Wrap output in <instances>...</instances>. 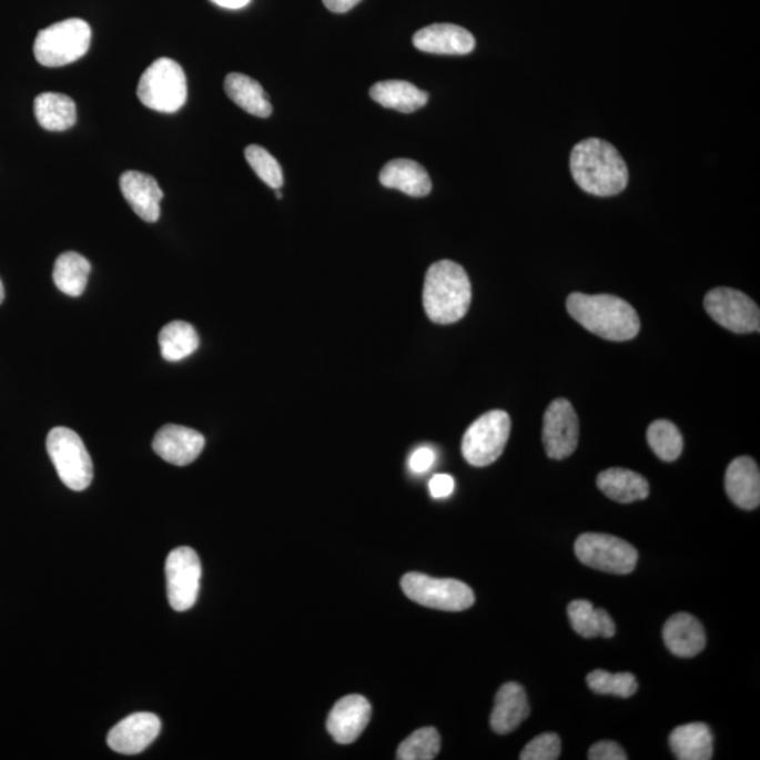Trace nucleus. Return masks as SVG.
<instances>
[{"label":"nucleus","mask_w":760,"mask_h":760,"mask_svg":"<svg viewBox=\"0 0 760 760\" xmlns=\"http://www.w3.org/2000/svg\"><path fill=\"white\" fill-rule=\"evenodd\" d=\"M570 171L580 189L600 197L618 195L630 180L620 152L600 139H587L575 145L570 154Z\"/></svg>","instance_id":"f257e3e1"},{"label":"nucleus","mask_w":760,"mask_h":760,"mask_svg":"<svg viewBox=\"0 0 760 760\" xmlns=\"http://www.w3.org/2000/svg\"><path fill=\"white\" fill-rule=\"evenodd\" d=\"M566 308L581 326L608 341L636 338L641 328L636 308L617 296L572 293Z\"/></svg>","instance_id":"f03ea898"},{"label":"nucleus","mask_w":760,"mask_h":760,"mask_svg":"<svg viewBox=\"0 0 760 760\" xmlns=\"http://www.w3.org/2000/svg\"><path fill=\"white\" fill-rule=\"evenodd\" d=\"M472 285L468 274L456 262H435L424 281L423 304L435 324H454L466 316L470 307Z\"/></svg>","instance_id":"7ed1b4c3"},{"label":"nucleus","mask_w":760,"mask_h":760,"mask_svg":"<svg viewBox=\"0 0 760 760\" xmlns=\"http://www.w3.org/2000/svg\"><path fill=\"white\" fill-rule=\"evenodd\" d=\"M91 39L92 31L85 20L68 19L51 24L37 34L36 60L50 68L72 64L87 54Z\"/></svg>","instance_id":"20e7f679"},{"label":"nucleus","mask_w":760,"mask_h":760,"mask_svg":"<svg viewBox=\"0 0 760 760\" xmlns=\"http://www.w3.org/2000/svg\"><path fill=\"white\" fill-rule=\"evenodd\" d=\"M138 97L144 107L160 113H175L188 99L185 71L171 59H160L141 77Z\"/></svg>","instance_id":"39448f33"},{"label":"nucleus","mask_w":760,"mask_h":760,"mask_svg":"<svg viewBox=\"0 0 760 760\" xmlns=\"http://www.w3.org/2000/svg\"><path fill=\"white\" fill-rule=\"evenodd\" d=\"M47 450L62 484L75 492L88 489L93 479V464L80 435L65 427L52 428L47 437Z\"/></svg>","instance_id":"423d86ee"},{"label":"nucleus","mask_w":760,"mask_h":760,"mask_svg":"<svg viewBox=\"0 0 760 760\" xmlns=\"http://www.w3.org/2000/svg\"><path fill=\"white\" fill-rule=\"evenodd\" d=\"M402 590L408 599L435 610L464 611L475 602L474 590L464 581L437 579L424 574L403 576Z\"/></svg>","instance_id":"0eeeda50"},{"label":"nucleus","mask_w":760,"mask_h":760,"mask_svg":"<svg viewBox=\"0 0 760 760\" xmlns=\"http://www.w3.org/2000/svg\"><path fill=\"white\" fill-rule=\"evenodd\" d=\"M511 422L506 412L493 411L470 424L463 439V455L472 466L492 465L500 458L510 437Z\"/></svg>","instance_id":"6e6552de"},{"label":"nucleus","mask_w":760,"mask_h":760,"mask_svg":"<svg viewBox=\"0 0 760 760\" xmlns=\"http://www.w3.org/2000/svg\"><path fill=\"white\" fill-rule=\"evenodd\" d=\"M575 554L589 568L615 575L631 574L638 563V550L631 544L608 534H584L575 543Z\"/></svg>","instance_id":"1a4fd4ad"},{"label":"nucleus","mask_w":760,"mask_h":760,"mask_svg":"<svg viewBox=\"0 0 760 760\" xmlns=\"http://www.w3.org/2000/svg\"><path fill=\"white\" fill-rule=\"evenodd\" d=\"M705 307L716 323L732 333H759V307L746 293L730 287H716L707 293Z\"/></svg>","instance_id":"9d476101"},{"label":"nucleus","mask_w":760,"mask_h":760,"mask_svg":"<svg viewBox=\"0 0 760 760\" xmlns=\"http://www.w3.org/2000/svg\"><path fill=\"white\" fill-rule=\"evenodd\" d=\"M168 600L175 611L195 606L201 590L202 565L195 550L181 547L172 550L165 565Z\"/></svg>","instance_id":"9b49d317"},{"label":"nucleus","mask_w":760,"mask_h":760,"mask_svg":"<svg viewBox=\"0 0 760 760\" xmlns=\"http://www.w3.org/2000/svg\"><path fill=\"white\" fill-rule=\"evenodd\" d=\"M543 443L550 459L563 460L575 453L579 443V418L565 398L550 403L544 414Z\"/></svg>","instance_id":"f8f14e48"},{"label":"nucleus","mask_w":760,"mask_h":760,"mask_svg":"<svg viewBox=\"0 0 760 760\" xmlns=\"http://www.w3.org/2000/svg\"><path fill=\"white\" fill-rule=\"evenodd\" d=\"M161 732V720L151 712H135L125 717L109 732L108 743L114 752L138 754L155 741Z\"/></svg>","instance_id":"ddd939ff"},{"label":"nucleus","mask_w":760,"mask_h":760,"mask_svg":"<svg viewBox=\"0 0 760 760\" xmlns=\"http://www.w3.org/2000/svg\"><path fill=\"white\" fill-rule=\"evenodd\" d=\"M369 701L363 696L351 695L333 707L327 718V731L335 742L348 746L361 737L371 721Z\"/></svg>","instance_id":"4468645a"},{"label":"nucleus","mask_w":760,"mask_h":760,"mask_svg":"<svg viewBox=\"0 0 760 760\" xmlns=\"http://www.w3.org/2000/svg\"><path fill=\"white\" fill-rule=\"evenodd\" d=\"M417 50L438 55H466L475 50L476 40L460 26L438 23L418 30L413 37Z\"/></svg>","instance_id":"2eb2a0df"},{"label":"nucleus","mask_w":760,"mask_h":760,"mask_svg":"<svg viewBox=\"0 0 760 760\" xmlns=\"http://www.w3.org/2000/svg\"><path fill=\"white\" fill-rule=\"evenodd\" d=\"M152 448L166 463L186 466L202 454L204 437L196 429L166 424L155 434Z\"/></svg>","instance_id":"dca6fc26"},{"label":"nucleus","mask_w":760,"mask_h":760,"mask_svg":"<svg viewBox=\"0 0 760 760\" xmlns=\"http://www.w3.org/2000/svg\"><path fill=\"white\" fill-rule=\"evenodd\" d=\"M120 189L125 201L140 219L146 223L159 222L164 192L155 178L143 172L128 171L120 178Z\"/></svg>","instance_id":"f3484780"},{"label":"nucleus","mask_w":760,"mask_h":760,"mask_svg":"<svg viewBox=\"0 0 760 760\" xmlns=\"http://www.w3.org/2000/svg\"><path fill=\"white\" fill-rule=\"evenodd\" d=\"M726 490L733 505L753 510L760 503L759 466L749 456L733 459L726 474Z\"/></svg>","instance_id":"a211bd4d"},{"label":"nucleus","mask_w":760,"mask_h":760,"mask_svg":"<svg viewBox=\"0 0 760 760\" xmlns=\"http://www.w3.org/2000/svg\"><path fill=\"white\" fill-rule=\"evenodd\" d=\"M663 641L670 652L680 658H693L706 648L705 627L688 612H678L663 626Z\"/></svg>","instance_id":"6ab92c4d"},{"label":"nucleus","mask_w":760,"mask_h":760,"mask_svg":"<svg viewBox=\"0 0 760 760\" xmlns=\"http://www.w3.org/2000/svg\"><path fill=\"white\" fill-rule=\"evenodd\" d=\"M526 691L520 685L506 683L497 691L490 716L492 730L500 736L516 731L529 716Z\"/></svg>","instance_id":"aec40b11"},{"label":"nucleus","mask_w":760,"mask_h":760,"mask_svg":"<svg viewBox=\"0 0 760 760\" xmlns=\"http://www.w3.org/2000/svg\"><path fill=\"white\" fill-rule=\"evenodd\" d=\"M379 181L385 188L397 189L413 197L427 196L433 189L428 172L418 162L412 160L387 162L381 171Z\"/></svg>","instance_id":"412c9836"},{"label":"nucleus","mask_w":760,"mask_h":760,"mask_svg":"<svg viewBox=\"0 0 760 760\" xmlns=\"http://www.w3.org/2000/svg\"><path fill=\"white\" fill-rule=\"evenodd\" d=\"M596 482L597 487L608 499L622 503V505L647 499L649 495L648 480L634 470L622 468L602 470Z\"/></svg>","instance_id":"4be33fe9"},{"label":"nucleus","mask_w":760,"mask_h":760,"mask_svg":"<svg viewBox=\"0 0 760 760\" xmlns=\"http://www.w3.org/2000/svg\"><path fill=\"white\" fill-rule=\"evenodd\" d=\"M669 746L676 759L710 760L712 758V733L702 722L675 728L669 737Z\"/></svg>","instance_id":"5701e85b"},{"label":"nucleus","mask_w":760,"mask_h":760,"mask_svg":"<svg viewBox=\"0 0 760 760\" xmlns=\"http://www.w3.org/2000/svg\"><path fill=\"white\" fill-rule=\"evenodd\" d=\"M371 98L381 107L397 110L402 113H413L426 107L428 93L420 91L413 83L406 81L377 82L371 88Z\"/></svg>","instance_id":"b1692460"},{"label":"nucleus","mask_w":760,"mask_h":760,"mask_svg":"<svg viewBox=\"0 0 760 760\" xmlns=\"http://www.w3.org/2000/svg\"><path fill=\"white\" fill-rule=\"evenodd\" d=\"M224 89L227 97L246 113L262 119L271 116L272 104L264 89L253 78L239 72L229 73Z\"/></svg>","instance_id":"393cba45"},{"label":"nucleus","mask_w":760,"mask_h":760,"mask_svg":"<svg viewBox=\"0 0 760 760\" xmlns=\"http://www.w3.org/2000/svg\"><path fill=\"white\" fill-rule=\"evenodd\" d=\"M37 122L44 130L65 131L77 123V104L62 93H41L34 101Z\"/></svg>","instance_id":"a878e982"},{"label":"nucleus","mask_w":760,"mask_h":760,"mask_svg":"<svg viewBox=\"0 0 760 760\" xmlns=\"http://www.w3.org/2000/svg\"><path fill=\"white\" fill-rule=\"evenodd\" d=\"M570 626L584 638H612L616 624L602 608H595L590 601L575 600L568 606Z\"/></svg>","instance_id":"bb28decb"},{"label":"nucleus","mask_w":760,"mask_h":760,"mask_svg":"<svg viewBox=\"0 0 760 760\" xmlns=\"http://www.w3.org/2000/svg\"><path fill=\"white\" fill-rule=\"evenodd\" d=\"M91 264L78 253H64L59 256L54 265L55 286L68 296H81L87 290Z\"/></svg>","instance_id":"cd10ccee"},{"label":"nucleus","mask_w":760,"mask_h":760,"mask_svg":"<svg viewBox=\"0 0 760 760\" xmlns=\"http://www.w3.org/2000/svg\"><path fill=\"white\" fill-rule=\"evenodd\" d=\"M160 347L162 358L170 363H178L196 353L199 348V335L195 327L186 322H172L166 324L160 333Z\"/></svg>","instance_id":"c85d7f7f"},{"label":"nucleus","mask_w":760,"mask_h":760,"mask_svg":"<svg viewBox=\"0 0 760 760\" xmlns=\"http://www.w3.org/2000/svg\"><path fill=\"white\" fill-rule=\"evenodd\" d=\"M649 447L665 463H673L683 453V437L679 428L668 420H657L648 428Z\"/></svg>","instance_id":"c756f323"},{"label":"nucleus","mask_w":760,"mask_h":760,"mask_svg":"<svg viewBox=\"0 0 760 760\" xmlns=\"http://www.w3.org/2000/svg\"><path fill=\"white\" fill-rule=\"evenodd\" d=\"M442 749V737L435 728L426 727L414 731L397 749L401 760H432L437 758Z\"/></svg>","instance_id":"7c9ffc66"},{"label":"nucleus","mask_w":760,"mask_h":760,"mask_svg":"<svg viewBox=\"0 0 760 760\" xmlns=\"http://www.w3.org/2000/svg\"><path fill=\"white\" fill-rule=\"evenodd\" d=\"M589 688L597 695L617 696L628 699L637 693L638 681L632 673H610L606 670H595L586 678Z\"/></svg>","instance_id":"2f4dec72"},{"label":"nucleus","mask_w":760,"mask_h":760,"mask_svg":"<svg viewBox=\"0 0 760 760\" xmlns=\"http://www.w3.org/2000/svg\"><path fill=\"white\" fill-rule=\"evenodd\" d=\"M245 159L253 168L262 182L272 189H281L283 185V172L274 156L260 145H250L245 149Z\"/></svg>","instance_id":"473e14b6"},{"label":"nucleus","mask_w":760,"mask_h":760,"mask_svg":"<svg viewBox=\"0 0 760 760\" xmlns=\"http://www.w3.org/2000/svg\"><path fill=\"white\" fill-rule=\"evenodd\" d=\"M563 751L560 738L555 732H545L528 742L520 754L521 760H555Z\"/></svg>","instance_id":"72a5a7b5"},{"label":"nucleus","mask_w":760,"mask_h":760,"mask_svg":"<svg viewBox=\"0 0 760 760\" xmlns=\"http://www.w3.org/2000/svg\"><path fill=\"white\" fill-rule=\"evenodd\" d=\"M590 760H627V753L617 742L601 741L595 743L589 751Z\"/></svg>","instance_id":"f704fd0d"},{"label":"nucleus","mask_w":760,"mask_h":760,"mask_svg":"<svg viewBox=\"0 0 760 760\" xmlns=\"http://www.w3.org/2000/svg\"><path fill=\"white\" fill-rule=\"evenodd\" d=\"M455 487V482L453 476L449 475H435L432 480H429V493L434 499H444L453 495Z\"/></svg>","instance_id":"c9c22d12"},{"label":"nucleus","mask_w":760,"mask_h":760,"mask_svg":"<svg viewBox=\"0 0 760 760\" xmlns=\"http://www.w3.org/2000/svg\"><path fill=\"white\" fill-rule=\"evenodd\" d=\"M435 463V453L432 448L423 447L418 448L416 453H413L411 458V468L416 474H423L427 472Z\"/></svg>","instance_id":"e433bc0d"},{"label":"nucleus","mask_w":760,"mask_h":760,"mask_svg":"<svg viewBox=\"0 0 760 760\" xmlns=\"http://www.w3.org/2000/svg\"><path fill=\"white\" fill-rule=\"evenodd\" d=\"M359 2L361 0H323L324 7L333 13H347Z\"/></svg>","instance_id":"4c0bfd02"},{"label":"nucleus","mask_w":760,"mask_h":760,"mask_svg":"<svg viewBox=\"0 0 760 760\" xmlns=\"http://www.w3.org/2000/svg\"><path fill=\"white\" fill-rule=\"evenodd\" d=\"M212 2L224 9H241L245 8L251 0H212Z\"/></svg>","instance_id":"58836bf2"},{"label":"nucleus","mask_w":760,"mask_h":760,"mask_svg":"<svg viewBox=\"0 0 760 760\" xmlns=\"http://www.w3.org/2000/svg\"><path fill=\"white\" fill-rule=\"evenodd\" d=\"M4 301V287L2 281H0V304Z\"/></svg>","instance_id":"ea45409f"},{"label":"nucleus","mask_w":760,"mask_h":760,"mask_svg":"<svg viewBox=\"0 0 760 760\" xmlns=\"http://www.w3.org/2000/svg\"><path fill=\"white\" fill-rule=\"evenodd\" d=\"M276 197L282 199V193H281L280 189H276Z\"/></svg>","instance_id":"a19ab883"}]
</instances>
